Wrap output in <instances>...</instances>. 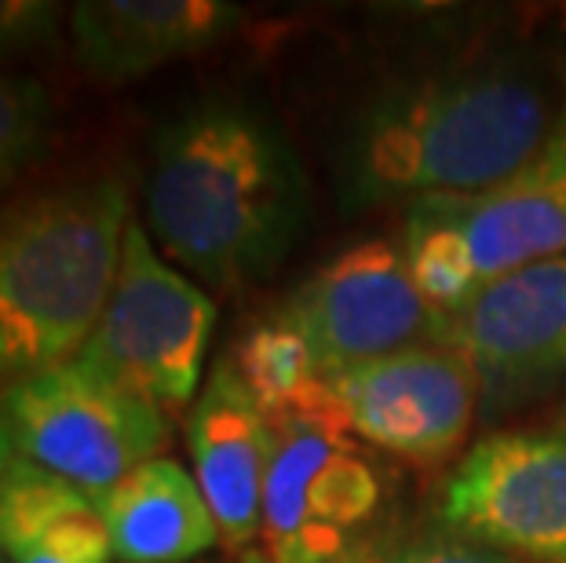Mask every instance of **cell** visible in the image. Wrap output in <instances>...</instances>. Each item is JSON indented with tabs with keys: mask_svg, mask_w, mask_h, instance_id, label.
I'll return each instance as SVG.
<instances>
[{
	"mask_svg": "<svg viewBox=\"0 0 566 563\" xmlns=\"http://www.w3.org/2000/svg\"><path fill=\"white\" fill-rule=\"evenodd\" d=\"M436 344L475 369L486 414H504L566 380V257L483 282L439 315Z\"/></svg>",
	"mask_w": 566,
	"mask_h": 563,
	"instance_id": "obj_7",
	"label": "cell"
},
{
	"mask_svg": "<svg viewBox=\"0 0 566 563\" xmlns=\"http://www.w3.org/2000/svg\"><path fill=\"white\" fill-rule=\"evenodd\" d=\"M0 421L15 453L99 498L168 442L158 406L88 377L77 363L0 388Z\"/></svg>",
	"mask_w": 566,
	"mask_h": 563,
	"instance_id": "obj_6",
	"label": "cell"
},
{
	"mask_svg": "<svg viewBox=\"0 0 566 563\" xmlns=\"http://www.w3.org/2000/svg\"><path fill=\"white\" fill-rule=\"evenodd\" d=\"M450 531L534 563H566V432H497L446 479Z\"/></svg>",
	"mask_w": 566,
	"mask_h": 563,
	"instance_id": "obj_9",
	"label": "cell"
},
{
	"mask_svg": "<svg viewBox=\"0 0 566 563\" xmlns=\"http://www.w3.org/2000/svg\"><path fill=\"white\" fill-rule=\"evenodd\" d=\"M344 563H358V560H344Z\"/></svg>",
	"mask_w": 566,
	"mask_h": 563,
	"instance_id": "obj_23",
	"label": "cell"
},
{
	"mask_svg": "<svg viewBox=\"0 0 566 563\" xmlns=\"http://www.w3.org/2000/svg\"><path fill=\"white\" fill-rule=\"evenodd\" d=\"M238 22L242 8L223 0H81L70 38L92 81L125 85L220 44Z\"/></svg>",
	"mask_w": 566,
	"mask_h": 563,
	"instance_id": "obj_13",
	"label": "cell"
},
{
	"mask_svg": "<svg viewBox=\"0 0 566 563\" xmlns=\"http://www.w3.org/2000/svg\"><path fill=\"white\" fill-rule=\"evenodd\" d=\"M11 563H111L114 545L111 531L103 523V512L95 509V498L77 512H70L59 523L48 526L33 542L11 549Z\"/></svg>",
	"mask_w": 566,
	"mask_h": 563,
	"instance_id": "obj_18",
	"label": "cell"
},
{
	"mask_svg": "<svg viewBox=\"0 0 566 563\" xmlns=\"http://www.w3.org/2000/svg\"><path fill=\"white\" fill-rule=\"evenodd\" d=\"M234 369L268 421L304 406L325 385L307 341L285 315L263 322L238 344Z\"/></svg>",
	"mask_w": 566,
	"mask_h": 563,
	"instance_id": "obj_15",
	"label": "cell"
},
{
	"mask_svg": "<svg viewBox=\"0 0 566 563\" xmlns=\"http://www.w3.org/2000/svg\"><path fill=\"white\" fill-rule=\"evenodd\" d=\"M391 563H515V560L479 542H428L406 549Z\"/></svg>",
	"mask_w": 566,
	"mask_h": 563,
	"instance_id": "obj_20",
	"label": "cell"
},
{
	"mask_svg": "<svg viewBox=\"0 0 566 563\" xmlns=\"http://www.w3.org/2000/svg\"><path fill=\"white\" fill-rule=\"evenodd\" d=\"M304 220L307 176L268 111L216 95L158 128L147 223L179 268L220 290L260 282Z\"/></svg>",
	"mask_w": 566,
	"mask_h": 563,
	"instance_id": "obj_2",
	"label": "cell"
},
{
	"mask_svg": "<svg viewBox=\"0 0 566 563\" xmlns=\"http://www.w3.org/2000/svg\"><path fill=\"white\" fill-rule=\"evenodd\" d=\"M63 22V4L48 0H0V63L52 48Z\"/></svg>",
	"mask_w": 566,
	"mask_h": 563,
	"instance_id": "obj_19",
	"label": "cell"
},
{
	"mask_svg": "<svg viewBox=\"0 0 566 563\" xmlns=\"http://www.w3.org/2000/svg\"><path fill=\"white\" fill-rule=\"evenodd\" d=\"M212 326V296L168 268L132 220L111 301L74 363L122 395L179 414L198 395Z\"/></svg>",
	"mask_w": 566,
	"mask_h": 563,
	"instance_id": "obj_5",
	"label": "cell"
},
{
	"mask_svg": "<svg viewBox=\"0 0 566 563\" xmlns=\"http://www.w3.org/2000/svg\"><path fill=\"white\" fill-rule=\"evenodd\" d=\"M347 428L406 461H442L483 403L475 369L453 347L417 344L329 380Z\"/></svg>",
	"mask_w": 566,
	"mask_h": 563,
	"instance_id": "obj_10",
	"label": "cell"
},
{
	"mask_svg": "<svg viewBox=\"0 0 566 563\" xmlns=\"http://www.w3.org/2000/svg\"><path fill=\"white\" fill-rule=\"evenodd\" d=\"M282 315L307 341L325 380L417 344H436L439 311L413 285L406 253L369 238L311 274Z\"/></svg>",
	"mask_w": 566,
	"mask_h": 563,
	"instance_id": "obj_8",
	"label": "cell"
},
{
	"mask_svg": "<svg viewBox=\"0 0 566 563\" xmlns=\"http://www.w3.org/2000/svg\"><path fill=\"white\" fill-rule=\"evenodd\" d=\"M11 461H15V442H11L4 421H0V479H4V472H8V465H11Z\"/></svg>",
	"mask_w": 566,
	"mask_h": 563,
	"instance_id": "obj_21",
	"label": "cell"
},
{
	"mask_svg": "<svg viewBox=\"0 0 566 563\" xmlns=\"http://www.w3.org/2000/svg\"><path fill=\"white\" fill-rule=\"evenodd\" d=\"M52 136V100L33 77L0 74V195L41 158Z\"/></svg>",
	"mask_w": 566,
	"mask_h": 563,
	"instance_id": "obj_17",
	"label": "cell"
},
{
	"mask_svg": "<svg viewBox=\"0 0 566 563\" xmlns=\"http://www.w3.org/2000/svg\"><path fill=\"white\" fill-rule=\"evenodd\" d=\"M406 268L413 274V285L420 290V296H424L439 315L457 311L479 290L464 238L457 234V227L424 198L409 209Z\"/></svg>",
	"mask_w": 566,
	"mask_h": 563,
	"instance_id": "obj_16",
	"label": "cell"
},
{
	"mask_svg": "<svg viewBox=\"0 0 566 563\" xmlns=\"http://www.w3.org/2000/svg\"><path fill=\"white\" fill-rule=\"evenodd\" d=\"M187 447L195 479L220 526V542L245 556L260 538L271 425L231 358H220L205 380L187 421Z\"/></svg>",
	"mask_w": 566,
	"mask_h": 563,
	"instance_id": "obj_11",
	"label": "cell"
},
{
	"mask_svg": "<svg viewBox=\"0 0 566 563\" xmlns=\"http://www.w3.org/2000/svg\"><path fill=\"white\" fill-rule=\"evenodd\" d=\"M566 114L548 63L475 55L377 95L347 143L358 198H472L537 158Z\"/></svg>",
	"mask_w": 566,
	"mask_h": 563,
	"instance_id": "obj_1",
	"label": "cell"
},
{
	"mask_svg": "<svg viewBox=\"0 0 566 563\" xmlns=\"http://www.w3.org/2000/svg\"><path fill=\"white\" fill-rule=\"evenodd\" d=\"M464 238L479 285L566 257V114L534 161L472 198H424Z\"/></svg>",
	"mask_w": 566,
	"mask_h": 563,
	"instance_id": "obj_12",
	"label": "cell"
},
{
	"mask_svg": "<svg viewBox=\"0 0 566 563\" xmlns=\"http://www.w3.org/2000/svg\"><path fill=\"white\" fill-rule=\"evenodd\" d=\"M268 425L260 538L245 563H344L347 538L380 505V479L352 439L329 380Z\"/></svg>",
	"mask_w": 566,
	"mask_h": 563,
	"instance_id": "obj_4",
	"label": "cell"
},
{
	"mask_svg": "<svg viewBox=\"0 0 566 563\" xmlns=\"http://www.w3.org/2000/svg\"><path fill=\"white\" fill-rule=\"evenodd\" d=\"M128 223L117 179L55 187L0 220V385L81 355L111 301Z\"/></svg>",
	"mask_w": 566,
	"mask_h": 563,
	"instance_id": "obj_3",
	"label": "cell"
},
{
	"mask_svg": "<svg viewBox=\"0 0 566 563\" xmlns=\"http://www.w3.org/2000/svg\"><path fill=\"white\" fill-rule=\"evenodd\" d=\"M122 563H187L220 542L198 479L172 458L143 461L95 498Z\"/></svg>",
	"mask_w": 566,
	"mask_h": 563,
	"instance_id": "obj_14",
	"label": "cell"
},
{
	"mask_svg": "<svg viewBox=\"0 0 566 563\" xmlns=\"http://www.w3.org/2000/svg\"><path fill=\"white\" fill-rule=\"evenodd\" d=\"M559 432H566V410L559 414Z\"/></svg>",
	"mask_w": 566,
	"mask_h": 563,
	"instance_id": "obj_22",
	"label": "cell"
}]
</instances>
